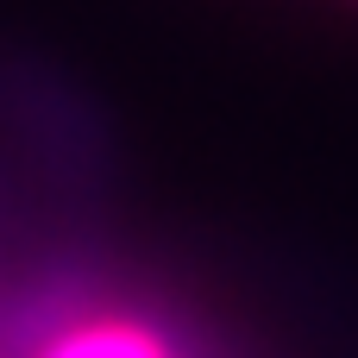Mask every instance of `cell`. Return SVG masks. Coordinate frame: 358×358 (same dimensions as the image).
Returning <instances> with one entry per match:
<instances>
[{
    "instance_id": "cell-1",
    "label": "cell",
    "mask_w": 358,
    "mask_h": 358,
    "mask_svg": "<svg viewBox=\"0 0 358 358\" xmlns=\"http://www.w3.org/2000/svg\"><path fill=\"white\" fill-rule=\"evenodd\" d=\"M38 358H189V352H176V340L138 315H94V321L63 327Z\"/></svg>"
}]
</instances>
